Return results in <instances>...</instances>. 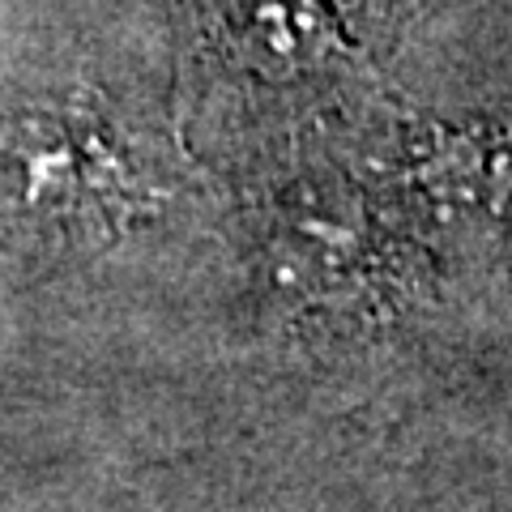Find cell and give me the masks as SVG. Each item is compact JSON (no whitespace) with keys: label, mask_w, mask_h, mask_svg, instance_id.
I'll use <instances>...</instances> for the list:
<instances>
[{"label":"cell","mask_w":512,"mask_h":512,"mask_svg":"<svg viewBox=\"0 0 512 512\" xmlns=\"http://www.w3.org/2000/svg\"><path fill=\"white\" fill-rule=\"evenodd\" d=\"M116 158L99 133L60 111H18L0 124V214L35 235H73L107 218Z\"/></svg>","instance_id":"6da1fadb"},{"label":"cell","mask_w":512,"mask_h":512,"mask_svg":"<svg viewBox=\"0 0 512 512\" xmlns=\"http://www.w3.org/2000/svg\"><path fill=\"white\" fill-rule=\"evenodd\" d=\"M214 9L222 35L261 73H308L338 52V30L316 0H214Z\"/></svg>","instance_id":"7a4b0ae2"},{"label":"cell","mask_w":512,"mask_h":512,"mask_svg":"<svg viewBox=\"0 0 512 512\" xmlns=\"http://www.w3.org/2000/svg\"><path fill=\"white\" fill-rule=\"evenodd\" d=\"M350 9H359V13H380L384 5H393V0H346Z\"/></svg>","instance_id":"3957f363"}]
</instances>
